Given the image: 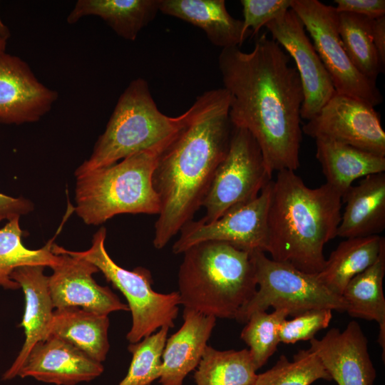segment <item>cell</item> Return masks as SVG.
<instances>
[{
  "label": "cell",
  "mask_w": 385,
  "mask_h": 385,
  "mask_svg": "<svg viewBox=\"0 0 385 385\" xmlns=\"http://www.w3.org/2000/svg\"><path fill=\"white\" fill-rule=\"evenodd\" d=\"M251 255L259 288L238 312L237 322L246 323L252 313L266 311L270 307L285 309L292 317L311 309L346 311L342 297L328 290L317 274L274 261L261 251L252 252Z\"/></svg>",
  "instance_id": "cell-8"
},
{
  "label": "cell",
  "mask_w": 385,
  "mask_h": 385,
  "mask_svg": "<svg viewBox=\"0 0 385 385\" xmlns=\"http://www.w3.org/2000/svg\"><path fill=\"white\" fill-rule=\"evenodd\" d=\"M169 143L76 177L77 215L86 225H98L120 214L158 215L160 202L152 177Z\"/></svg>",
  "instance_id": "cell-6"
},
{
  "label": "cell",
  "mask_w": 385,
  "mask_h": 385,
  "mask_svg": "<svg viewBox=\"0 0 385 385\" xmlns=\"http://www.w3.org/2000/svg\"><path fill=\"white\" fill-rule=\"evenodd\" d=\"M265 26L272 38L295 62L304 94L301 118L309 120L336 93L331 77L307 35L302 22L291 9Z\"/></svg>",
  "instance_id": "cell-13"
},
{
  "label": "cell",
  "mask_w": 385,
  "mask_h": 385,
  "mask_svg": "<svg viewBox=\"0 0 385 385\" xmlns=\"http://www.w3.org/2000/svg\"><path fill=\"white\" fill-rule=\"evenodd\" d=\"M290 60L267 33L250 52L235 46L222 48L218 56L231 123L252 135L271 175L299 167L304 94Z\"/></svg>",
  "instance_id": "cell-1"
},
{
  "label": "cell",
  "mask_w": 385,
  "mask_h": 385,
  "mask_svg": "<svg viewBox=\"0 0 385 385\" xmlns=\"http://www.w3.org/2000/svg\"><path fill=\"white\" fill-rule=\"evenodd\" d=\"M243 29L257 35L262 27L290 9L292 0H241Z\"/></svg>",
  "instance_id": "cell-34"
},
{
  "label": "cell",
  "mask_w": 385,
  "mask_h": 385,
  "mask_svg": "<svg viewBox=\"0 0 385 385\" xmlns=\"http://www.w3.org/2000/svg\"><path fill=\"white\" fill-rule=\"evenodd\" d=\"M385 274V247L376 262L353 277L342 297L351 317L375 321L379 327L378 342L385 353V298L383 279Z\"/></svg>",
  "instance_id": "cell-26"
},
{
  "label": "cell",
  "mask_w": 385,
  "mask_h": 385,
  "mask_svg": "<svg viewBox=\"0 0 385 385\" xmlns=\"http://www.w3.org/2000/svg\"><path fill=\"white\" fill-rule=\"evenodd\" d=\"M7 41L0 37V52L5 51Z\"/></svg>",
  "instance_id": "cell-39"
},
{
  "label": "cell",
  "mask_w": 385,
  "mask_h": 385,
  "mask_svg": "<svg viewBox=\"0 0 385 385\" xmlns=\"http://www.w3.org/2000/svg\"><path fill=\"white\" fill-rule=\"evenodd\" d=\"M183 317L182 327L167 338L162 354L160 384L183 381L197 368L217 319L186 308Z\"/></svg>",
  "instance_id": "cell-19"
},
{
  "label": "cell",
  "mask_w": 385,
  "mask_h": 385,
  "mask_svg": "<svg viewBox=\"0 0 385 385\" xmlns=\"http://www.w3.org/2000/svg\"><path fill=\"white\" fill-rule=\"evenodd\" d=\"M332 378L319 357L310 349L299 350L290 361L281 355L269 370L257 374L254 385H310Z\"/></svg>",
  "instance_id": "cell-30"
},
{
  "label": "cell",
  "mask_w": 385,
  "mask_h": 385,
  "mask_svg": "<svg viewBox=\"0 0 385 385\" xmlns=\"http://www.w3.org/2000/svg\"><path fill=\"white\" fill-rule=\"evenodd\" d=\"M290 9L309 33L336 93L359 98L373 107L381 104L383 96L376 83L359 73L346 53L335 7L317 0H292Z\"/></svg>",
  "instance_id": "cell-10"
},
{
  "label": "cell",
  "mask_w": 385,
  "mask_h": 385,
  "mask_svg": "<svg viewBox=\"0 0 385 385\" xmlns=\"http://www.w3.org/2000/svg\"><path fill=\"white\" fill-rule=\"evenodd\" d=\"M384 247L380 235L347 238L330 254L317 277L331 292L342 296L349 282L373 265Z\"/></svg>",
  "instance_id": "cell-25"
},
{
  "label": "cell",
  "mask_w": 385,
  "mask_h": 385,
  "mask_svg": "<svg viewBox=\"0 0 385 385\" xmlns=\"http://www.w3.org/2000/svg\"><path fill=\"white\" fill-rule=\"evenodd\" d=\"M289 316L285 309L255 312L248 318L240 338L249 346V351L258 370L274 354L280 343L279 330L282 322Z\"/></svg>",
  "instance_id": "cell-31"
},
{
  "label": "cell",
  "mask_w": 385,
  "mask_h": 385,
  "mask_svg": "<svg viewBox=\"0 0 385 385\" xmlns=\"http://www.w3.org/2000/svg\"><path fill=\"white\" fill-rule=\"evenodd\" d=\"M10 36L9 29L3 23L0 17V37L7 41L10 38Z\"/></svg>",
  "instance_id": "cell-38"
},
{
  "label": "cell",
  "mask_w": 385,
  "mask_h": 385,
  "mask_svg": "<svg viewBox=\"0 0 385 385\" xmlns=\"http://www.w3.org/2000/svg\"><path fill=\"white\" fill-rule=\"evenodd\" d=\"M261 150L245 129L232 126L227 153L214 174L200 220L213 222L229 210L256 198L272 180Z\"/></svg>",
  "instance_id": "cell-9"
},
{
  "label": "cell",
  "mask_w": 385,
  "mask_h": 385,
  "mask_svg": "<svg viewBox=\"0 0 385 385\" xmlns=\"http://www.w3.org/2000/svg\"><path fill=\"white\" fill-rule=\"evenodd\" d=\"M202 97L198 111L160 153L153 173L160 202L153 240L157 250L192 220L229 148L232 125L228 93L220 88Z\"/></svg>",
  "instance_id": "cell-2"
},
{
  "label": "cell",
  "mask_w": 385,
  "mask_h": 385,
  "mask_svg": "<svg viewBox=\"0 0 385 385\" xmlns=\"http://www.w3.org/2000/svg\"><path fill=\"white\" fill-rule=\"evenodd\" d=\"M108 315L97 314L77 307L53 311L48 336L61 338L71 344L95 361L106 359L108 342Z\"/></svg>",
  "instance_id": "cell-24"
},
{
  "label": "cell",
  "mask_w": 385,
  "mask_h": 385,
  "mask_svg": "<svg viewBox=\"0 0 385 385\" xmlns=\"http://www.w3.org/2000/svg\"><path fill=\"white\" fill-rule=\"evenodd\" d=\"M315 140L326 183L342 197L356 179L385 171V157L327 138Z\"/></svg>",
  "instance_id": "cell-22"
},
{
  "label": "cell",
  "mask_w": 385,
  "mask_h": 385,
  "mask_svg": "<svg viewBox=\"0 0 385 385\" xmlns=\"http://www.w3.org/2000/svg\"><path fill=\"white\" fill-rule=\"evenodd\" d=\"M337 13H351L371 19L385 16L384 0H335Z\"/></svg>",
  "instance_id": "cell-35"
},
{
  "label": "cell",
  "mask_w": 385,
  "mask_h": 385,
  "mask_svg": "<svg viewBox=\"0 0 385 385\" xmlns=\"http://www.w3.org/2000/svg\"><path fill=\"white\" fill-rule=\"evenodd\" d=\"M103 370L102 363L68 342L50 335L33 346L17 376L56 385H75L96 379Z\"/></svg>",
  "instance_id": "cell-17"
},
{
  "label": "cell",
  "mask_w": 385,
  "mask_h": 385,
  "mask_svg": "<svg viewBox=\"0 0 385 385\" xmlns=\"http://www.w3.org/2000/svg\"><path fill=\"white\" fill-rule=\"evenodd\" d=\"M45 267L43 265L21 266L11 274V278L19 284L24 294V314L19 327L24 329L25 341L16 359L4 374V380L17 376L33 346L48 337L54 307L48 289V277L44 274Z\"/></svg>",
  "instance_id": "cell-18"
},
{
  "label": "cell",
  "mask_w": 385,
  "mask_h": 385,
  "mask_svg": "<svg viewBox=\"0 0 385 385\" xmlns=\"http://www.w3.org/2000/svg\"><path fill=\"white\" fill-rule=\"evenodd\" d=\"M310 349L338 385H373L376 369L360 325L350 322L341 332L332 328L321 339L309 340Z\"/></svg>",
  "instance_id": "cell-16"
},
{
  "label": "cell",
  "mask_w": 385,
  "mask_h": 385,
  "mask_svg": "<svg viewBox=\"0 0 385 385\" xmlns=\"http://www.w3.org/2000/svg\"><path fill=\"white\" fill-rule=\"evenodd\" d=\"M371 36L380 63L385 67V16L371 20Z\"/></svg>",
  "instance_id": "cell-37"
},
{
  "label": "cell",
  "mask_w": 385,
  "mask_h": 385,
  "mask_svg": "<svg viewBox=\"0 0 385 385\" xmlns=\"http://www.w3.org/2000/svg\"><path fill=\"white\" fill-rule=\"evenodd\" d=\"M159 11L201 29L222 49L240 47L250 35L242 20L227 11L224 0H159Z\"/></svg>",
  "instance_id": "cell-21"
},
{
  "label": "cell",
  "mask_w": 385,
  "mask_h": 385,
  "mask_svg": "<svg viewBox=\"0 0 385 385\" xmlns=\"http://www.w3.org/2000/svg\"><path fill=\"white\" fill-rule=\"evenodd\" d=\"M51 250L59 255L48 276V289L54 309L77 307L108 315L115 311H129L127 304L107 286H101L93 277L99 272L90 262L65 253L53 243Z\"/></svg>",
  "instance_id": "cell-14"
},
{
  "label": "cell",
  "mask_w": 385,
  "mask_h": 385,
  "mask_svg": "<svg viewBox=\"0 0 385 385\" xmlns=\"http://www.w3.org/2000/svg\"><path fill=\"white\" fill-rule=\"evenodd\" d=\"M272 181V180H271ZM271 181L254 200L237 206L211 222L191 220L173 245L175 255L206 241H219L247 251L266 252Z\"/></svg>",
  "instance_id": "cell-11"
},
{
  "label": "cell",
  "mask_w": 385,
  "mask_h": 385,
  "mask_svg": "<svg viewBox=\"0 0 385 385\" xmlns=\"http://www.w3.org/2000/svg\"><path fill=\"white\" fill-rule=\"evenodd\" d=\"M251 252L219 241L188 248L178 271L180 304L205 315L235 319L257 289Z\"/></svg>",
  "instance_id": "cell-4"
},
{
  "label": "cell",
  "mask_w": 385,
  "mask_h": 385,
  "mask_svg": "<svg viewBox=\"0 0 385 385\" xmlns=\"http://www.w3.org/2000/svg\"><path fill=\"white\" fill-rule=\"evenodd\" d=\"M302 131L314 139H329L385 157L380 115L371 105L354 97L336 93Z\"/></svg>",
  "instance_id": "cell-12"
},
{
  "label": "cell",
  "mask_w": 385,
  "mask_h": 385,
  "mask_svg": "<svg viewBox=\"0 0 385 385\" xmlns=\"http://www.w3.org/2000/svg\"><path fill=\"white\" fill-rule=\"evenodd\" d=\"M170 328L164 327L138 342L130 344L132 360L118 385H150L160 376L162 354Z\"/></svg>",
  "instance_id": "cell-32"
},
{
  "label": "cell",
  "mask_w": 385,
  "mask_h": 385,
  "mask_svg": "<svg viewBox=\"0 0 385 385\" xmlns=\"http://www.w3.org/2000/svg\"><path fill=\"white\" fill-rule=\"evenodd\" d=\"M158 11L159 0H78L66 21L73 24L86 16H98L118 36L133 41Z\"/></svg>",
  "instance_id": "cell-23"
},
{
  "label": "cell",
  "mask_w": 385,
  "mask_h": 385,
  "mask_svg": "<svg viewBox=\"0 0 385 385\" xmlns=\"http://www.w3.org/2000/svg\"><path fill=\"white\" fill-rule=\"evenodd\" d=\"M58 93L41 82L17 56L0 52V123L21 125L39 120Z\"/></svg>",
  "instance_id": "cell-15"
},
{
  "label": "cell",
  "mask_w": 385,
  "mask_h": 385,
  "mask_svg": "<svg viewBox=\"0 0 385 385\" xmlns=\"http://www.w3.org/2000/svg\"><path fill=\"white\" fill-rule=\"evenodd\" d=\"M183 381H170L161 384V385H183Z\"/></svg>",
  "instance_id": "cell-40"
},
{
  "label": "cell",
  "mask_w": 385,
  "mask_h": 385,
  "mask_svg": "<svg viewBox=\"0 0 385 385\" xmlns=\"http://www.w3.org/2000/svg\"><path fill=\"white\" fill-rule=\"evenodd\" d=\"M341 195L327 183L307 186L295 171L277 173L271 181L267 247L272 260L317 274L326 260L324 245L337 237Z\"/></svg>",
  "instance_id": "cell-3"
},
{
  "label": "cell",
  "mask_w": 385,
  "mask_h": 385,
  "mask_svg": "<svg viewBox=\"0 0 385 385\" xmlns=\"http://www.w3.org/2000/svg\"><path fill=\"white\" fill-rule=\"evenodd\" d=\"M371 20L351 13H338V31L346 53L359 73L376 83L384 68L373 43Z\"/></svg>",
  "instance_id": "cell-29"
},
{
  "label": "cell",
  "mask_w": 385,
  "mask_h": 385,
  "mask_svg": "<svg viewBox=\"0 0 385 385\" xmlns=\"http://www.w3.org/2000/svg\"><path fill=\"white\" fill-rule=\"evenodd\" d=\"M106 229L100 227L93 235L91 246L85 251H71L62 247L66 254L83 258L94 265L106 280L125 297L132 315V326L126 335L130 344L140 342L162 327H174L180 300L178 292L159 293L152 288L150 272L143 267L133 270L118 265L105 247Z\"/></svg>",
  "instance_id": "cell-7"
},
{
  "label": "cell",
  "mask_w": 385,
  "mask_h": 385,
  "mask_svg": "<svg viewBox=\"0 0 385 385\" xmlns=\"http://www.w3.org/2000/svg\"><path fill=\"white\" fill-rule=\"evenodd\" d=\"M195 370L196 385H254L257 376L247 349L220 351L209 345Z\"/></svg>",
  "instance_id": "cell-27"
},
{
  "label": "cell",
  "mask_w": 385,
  "mask_h": 385,
  "mask_svg": "<svg viewBox=\"0 0 385 385\" xmlns=\"http://www.w3.org/2000/svg\"><path fill=\"white\" fill-rule=\"evenodd\" d=\"M332 310L311 309L294 316L291 320L284 319L279 330V342L294 344L314 338L319 331L327 328L332 320Z\"/></svg>",
  "instance_id": "cell-33"
},
{
  "label": "cell",
  "mask_w": 385,
  "mask_h": 385,
  "mask_svg": "<svg viewBox=\"0 0 385 385\" xmlns=\"http://www.w3.org/2000/svg\"><path fill=\"white\" fill-rule=\"evenodd\" d=\"M34 210L33 202L23 197H14L0 192V222L11 220L30 213Z\"/></svg>",
  "instance_id": "cell-36"
},
{
  "label": "cell",
  "mask_w": 385,
  "mask_h": 385,
  "mask_svg": "<svg viewBox=\"0 0 385 385\" xmlns=\"http://www.w3.org/2000/svg\"><path fill=\"white\" fill-rule=\"evenodd\" d=\"M20 217L9 220L0 228V287L6 289H20L19 284L11 278L17 267L25 265H43L50 268L56 265L59 255L51 250L52 240L43 247L31 250L22 242L24 231L19 225Z\"/></svg>",
  "instance_id": "cell-28"
},
{
  "label": "cell",
  "mask_w": 385,
  "mask_h": 385,
  "mask_svg": "<svg viewBox=\"0 0 385 385\" xmlns=\"http://www.w3.org/2000/svg\"><path fill=\"white\" fill-rule=\"evenodd\" d=\"M345 203L337 237L379 235L385 228V173L364 177L342 196Z\"/></svg>",
  "instance_id": "cell-20"
},
{
  "label": "cell",
  "mask_w": 385,
  "mask_h": 385,
  "mask_svg": "<svg viewBox=\"0 0 385 385\" xmlns=\"http://www.w3.org/2000/svg\"><path fill=\"white\" fill-rule=\"evenodd\" d=\"M202 101L201 94L181 115L168 116L157 107L148 82L140 77L133 80L120 96L90 158L78 166L75 176L167 144L195 115Z\"/></svg>",
  "instance_id": "cell-5"
}]
</instances>
